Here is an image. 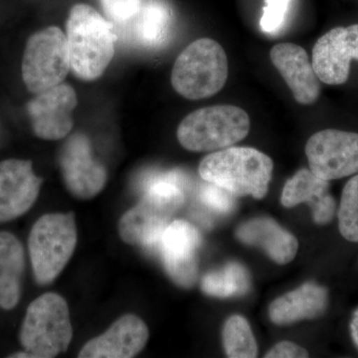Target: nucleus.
I'll return each mask as SVG.
<instances>
[{"mask_svg":"<svg viewBox=\"0 0 358 358\" xmlns=\"http://www.w3.org/2000/svg\"><path fill=\"white\" fill-rule=\"evenodd\" d=\"M329 291L308 282L275 299L268 308V317L275 324L285 326L303 320H313L327 312Z\"/></svg>","mask_w":358,"mask_h":358,"instance_id":"nucleus-18","label":"nucleus"},{"mask_svg":"<svg viewBox=\"0 0 358 358\" xmlns=\"http://www.w3.org/2000/svg\"><path fill=\"white\" fill-rule=\"evenodd\" d=\"M77 103L76 93L67 84L61 83L37 94L27 106L34 134L47 141L67 136L74 124L72 114Z\"/></svg>","mask_w":358,"mask_h":358,"instance_id":"nucleus-13","label":"nucleus"},{"mask_svg":"<svg viewBox=\"0 0 358 358\" xmlns=\"http://www.w3.org/2000/svg\"><path fill=\"white\" fill-rule=\"evenodd\" d=\"M74 214L51 213L33 225L28 239L35 280L50 284L69 262L77 245Z\"/></svg>","mask_w":358,"mask_h":358,"instance_id":"nucleus-7","label":"nucleus"},{"mask_svg":"<svg viewBox=\"0 0 358 358\" xmlns=\"http://www.w3.org/2000/svg\"><path fill=\"white\" fill-rule=\"evenodd\" d=\"M147 324L134 315L117 320L102 336L91 339L82 348L80 358H131L147 345Z\"/></svg>","mask_w":358,"mask_h":358,"instance_id":"nucleus-15","label":"nucleus"},{"mask_svg":"<svg viewBox=\"0 0 358 358\" xmlns=\"http://www.w3.org/2000/svg\"><path fill=\"white\" fill-rule=\"evenodd\" d=\"M307 350L289 341H282L271 348L265 355L267 358H307Z\"/></svg>","mask_w":358,"mask_h":358,"instance_id":"nucleus-28","label":"nucleus"},{"mask_svg":"<svg viewBox=\"0 0 358 358\" xmlns=\"http://www.w3.org/2000/svg\"><path fill=\"white\" fill-rule=\"evenodd\" d=\"M249 131L250 117L241 108L213 106L188 115L179 124L178 138L190 152H213L239 143Z\"/></svg>","mask_w":358,"mask_h":358,"instance_id":"nucleus-6","label":"nucleus"},{"mask_svg":"<svg viewBox=\"0 0 358 358\" xmlns=\"http://www.w3.org/2000/svg\"><path fill=\"white\" fill-rule=\"evenodd\" d=\"M187 178L179 171H152L138 179L141 201L122 215L119 232L129 245L155 248L185 199Z\"/></svg>","mask_w":358,"mask_h":358,"instance_id":"nucleus-1","label":"nucleus"},{"mask_svg":"<svg viewBox=\"0 0 358 358\" xmlns=\"http://www.w3.org/2000/svg\"><path fill=\"white\" fill-rule=\"evenodd\" d=\"M201 244L199 229L187 221H171L159 248L169 277L181 288H192L199 275L196 253Z\"/></svg>","mask_w":358,"mask_h":358,"instance_id":"nucleus-12","label":"nucleus"},{"mask_svg":"<svg viewBox=\"0 0 358 358\" xmlns=\"http://www.w3.org/2000/svg\"><path fill=\"white\" fill-rule=\"evenodd\" d=\"M250 275L243 265L231 262L204 275L201 289L205 294L219 299L244 296L250 289Z\"/></svg>","mask_w":358,"mask_h":358,"instance_id":"nucleus-22","label":"nucleus"},{"mask_svg":"<svg viewBox=\"0 0 358 358\" xmlns=\"http://www.w3.org/2000/svg\"><path fill=\"white\" fill-rule=\"evenodd\" d=\"M228 78V59L215 40L202 38L181 52L174 63L171 84L188 100H201L217 94Z\"/></svg>","mask_w":358,"mask_h":358,"instance_id":"nucleus-4","label":"nucleus"},{"mask_svg":"<svg viewBox=\"0 0 358 358\" xmlns=\"http://www.w3.org/2000/svg\"><path fill=\"white\" fill-rule=\"evenodd\" d=\"M281 203L287 208L308 203L313 218L317 225H327L333 221L336 202L329 192V181L320 178L310 169H300L287 181L282 189Z\"/></svg>","mask_w":358,"mask_h":358,"instance_id":"nucleus-17","label":"nucleus"},{"mask_svg":"<svg viewBox=\"0 0 358 358\" xmlns=\"http://www.w3.org/2000/svg\"><path fill=\"white\" fill-rule=\"evenodd\" d=\"M236 237L242 243L260 247L280 265L293 261L299 249L296 238L272 218L259 217L246 221L238 227Z\"/></svg>","mask_w":358,"mask_h":358,"instance_id":"nucleus-19","label":"nucleus"},{"mask_svg":"<svg viewBox=\"0 0 358 358\" xmlns=\"http://www.w3.org/2000/svg\"><path fill=\"white\" fill-rule=\"evenodd\" d=\"M352 60L358 61V24L333 28L313 46L312 64L322 83L345 84Z\"/></svg>","mask_w":358,"mask_h":358,"instance_id":"nucleus-11","label":"nucleus"},{"mask_svg":"<svg viewBox=\"0 0 358 358\" xmlns=\"http://www.w3.org/2000/svg\"><path fill=\"white\" fill-rule=\"evenodd\" d=\"M63 180L68 190L79 199H91L107 182L105 166L93 157L91 143L83 134H73L59 157Z\"/></svg>","mask_w":358,"mask_h":358,"instance_id":"nucleus-10","label":"nucleus"},{"mask_svg":"<svg viewBox=\"0 0 358 358\" xmlns=\"http://www.w3.org/2000/svg\"><path fill=\"white\" fill-rule=\"evenodd\" d=\"M273 167V160L260 150L229 147L205 157L199 164V174L206 182L233 195L262 199L268 193Z\"/></svg>","mask_w":358,"mask_h":358,"instance_id":"nucleus-3","label":"nucleus"},{"mask_svg":"<svg viewBox=\"0 0 358 358\" xmlns=\"http://www.w3.org/2000/svg\"><path fill=\"white\" fill-rule=\"evenodd\" d=\"M71 69L67 36L52 26L33 34L26 44L22 78L26 88L39 94L64 81Z\"/></svg>","mask_w":358,"mask_h":358,"instance_id":"nucleus-8","label":"nucleus"},{"mask_svg":"<svg viewBox=\"0 0 358 358\" xmlns=\"http://www.w3.org/2000/svg\"><path fill=\"white\" fill-rule=\"evenodd\" d=\"M199 199L210 210L219 214H227L233 210L235 199L232 193L220 186L207 182L199 189Z\"/></svg>","mask_w":358,"mask_h":358,"instance_id":"nucleus-25","label":"nucleus"},{"mask_svg":"<svg viewBox=\"0 0 358 358\" xmlns=\"http://www.w3.org/2000/svg\"><path fill=\"white\" fill-rule=\"evenodd\" d=\"M222 341L226 355L231 358H254L258 355L255 336L248 320L234 315L226 320L222 331Z\"/></svg>","mask_w":358,"mask_h":358,"instance_id":"nucleus-23","label":"nucleus"},{"mask_svg":"<svg viewBox=\"0 0 358 358\" xmlns=\"http://www.w3.org/2000/svg\"><path fill=\"white\" fill-rule=\"evenodd\" d=\"M291 0H266L261 28L268 34L279 32L286 20Z\"/></svg>","mask_w":358,"mask_h":358,"instance_id":"nucleus-27","label":"nucleus"},{"mask_svg":"<svg viewBox=\"0 0 358 358\" xmlns=\"http://www.w3.org/2000/svg\"><path fill=\"white\" fill-rule=\"evenodd\" d=\"M69 308L57 294H42L30 303L20 331V343L31 358L65 352L72 341Z\"/></svg>","mask_w":358,"mask_h":358,"instance_id":"nucleus-5","label":"nucleus"},{"mask_svg":"<svg viewBox=\"0 0 358 358\" xmlns=\"http://www.w3.org/2000/svg\"><path fill=\"white\" fill-rule=\"evenodd\" d=\"M270 58L296 102L313 105L319 100L320 79L305 49L294 43L277 44L271 49Z\"/></svg>","mask_w":358,"mask_h":358,"instance_id":"nucleus-16","label":"nucleus"},{"mask_svg":"<svg viewBox=\"0 0 358 358\" xmlns=\"http://www.w3.org/2000/svg\"><path fill=\"white\" fill-rule=\"evenodd\" d=\"M338 216L341 236L348 241L358 242V174L343 187Z\"/></svg>","mask_w":358,"mask_h":358,"instance_id":"nucleus-24","label":"nucleus"},{"mask_svg":"<svg viewBox=\"0 0 358 358\" xmlns=\"http://www.w3.org/2000/svg\"><path fill=\"white\" fill-rule=\"evenodd\" d=\"M310 171L331 181L358 173V134L324 129L313 134L306 145Z\"/></svg>","mask_w":358,"mask_h":358,"instance_id":"nucleus-9","label":"nucleus"},{"mask_svg":"<svg viewBox=\"0 0 358 358\" xmlns=\"http://www.w3.org/2000/svg\"><path fill=\"white\" fill-rule=\"evenodd\" d=\"M24 267L20 240L11 233L0 232V308L3 310H13L20 300Z\"/></svg>","mask_w":358,"mask_h":358,"instance_id":"nucleus-21","label":"nucleus"},{"mask_svg":"<svg viewBox=\"0 0 358 358\" xmlns=\"http://www.w3.org/2000/svg\"><path fill=\"white\" fill-rule=\"evenodd\" d=\"M42 182L29 160L0 162V223L20 217L29 210L38 197Z\"/></svg>","mask_w":358,"mask_h":358,"instance_id":"nucleus-14","label":"nucleus"},{"mask_svg":"<svg viewBox=\"0 0 358 358\" xmlns=\"http://www.w3.org/2000/svg\"><path fill=\"white\" fill-rule=\"evenodd\" d=\"M99 2L110 22L122 26L133 20L145 0H99Z\"/></svg>","mask_w":358,"mask_h":358,"instance_id":"nucleus-26","label":"nucleus"},{"mask_svg":"<svg viewBox=\"0 0 358 358\" xmlns=\"http://www.w3.org/2000/svg\"><path fill=\"white\" fill-rule=\"evenodd\" d=\"M71 68L85 81L102 76L115 55L114 24L87 4L71 9L67 21Z\"/></svg>","mask_w":358,"mask_h":358,"instance_id":"nucleus-2","label":"nucleus"},{"mask_svg":"<svg viewBox=\"0 0 358 358\" xmlns=\"http://www.w3.org/2000/svg\"><path fill=\"white\" fill-rule=\"evenodd\" d=\"M350 334L353 343L357 346L358 350V308L353 313L352 320H350Z\"/></svg>","mask_w":358,"mask_h":358,"instance_id":"nucleus-29","label":"nucleus"},{"mask_svg":"<svg viewBox=\"0 0 358 358\" xmlns=\"http://www.w3.org/2000/svg\"><path fill=\"white\" fill-rule=\"evenodd\" d=\"M173 13L162 0H145L138 14L122 25L129 41L143 49L159 48L169 38Z\"/></svg>","mask_w":358,"mask_h":358,"instance_id":"nucleus-20","label":"nucleus"}]
</instances>
